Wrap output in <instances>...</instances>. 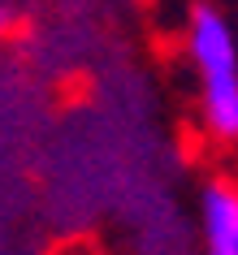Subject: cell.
Listing matches in <instances>:
<instances>
[{"mask_svg": "<svg viewBox=\"0 0 238 255\" xmlns=\"http://www.w3.org/2000/svg\"><path fill=\"white\" fill-rule=\"evenodd\" d=\"M13 22H17V9H13V0H0V39L13 30Z\"/></svg>", "mask_w": 238, "mask_h": 255, "instance_id": "cell-3", "label": "cell"}, {"mask_svg": "<svg viewBox=\"0 0 238 255\" xmlns=\"http://www.w3.org/2000/svg\"><path fill=\"white\" fill-rule=\"evenodd\" d=\"M186 52L199 74V108L212 138L238 143V43L221 9L195 4L186 22Z\"/></svg>", "mask_w": 238, "mask_h": 255, "instance_id": "cell-1", "label": "cell"}, {"mask_svg": "<svg viewBox=\"0 0 238 255\" xmlns=\"http://www.w3.org/2000/svg\"><path fill=\"white\" fill-rule=\"evenodd\" d=\"M199 229L212 255H238V186L208 182L199 195Z\"/></svg>", "mask_w": 238, "mask_h": 255, "instance_id": "cell-2", "label": "cell"}]
</instances>
